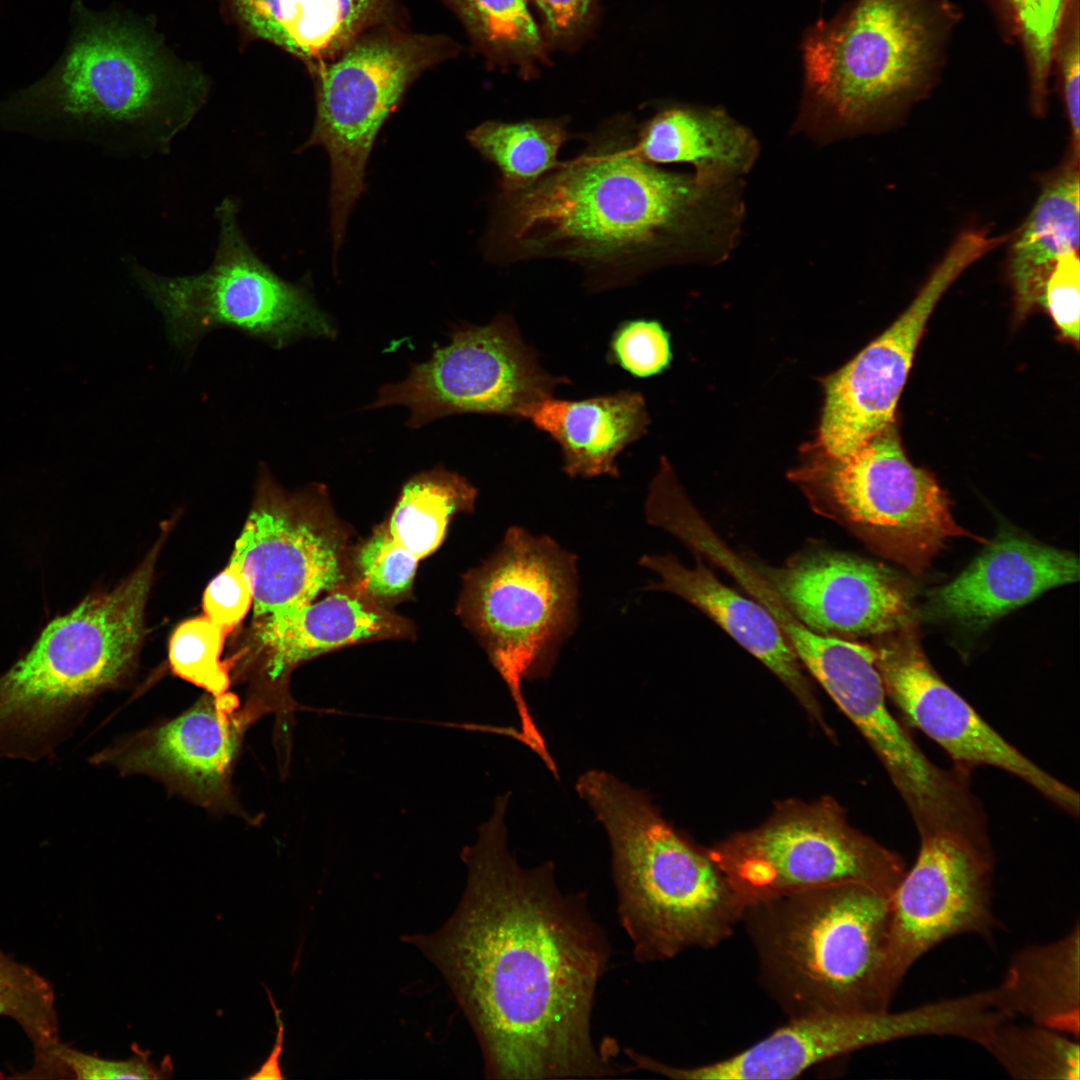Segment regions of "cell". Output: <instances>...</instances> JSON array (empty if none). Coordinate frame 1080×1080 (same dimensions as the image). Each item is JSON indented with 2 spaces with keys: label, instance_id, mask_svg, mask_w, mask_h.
<instances>
[{
  "label": "cell",
  "instance_id": "cell-19",
  "mask_svg": "<svg viewBox=\"0 0 1080 1080\" xmlns=\"http://www.w3.org/2000/svg\"><path fill=\"white\" fill-rule=\"evenodd\" d=\"M896 632L873 648L887 698L905 721L935 741L956 768L968 772L977 766L1002 769L1078 816V793L1012 746L950 687L933 669L908 626Z\"/></svg>",
  "mask_w": 1080,
  "mask_h": 1080
},
{
  "label": "cell",
  "instance_id": "cell-27",
  "mask_svg": "<svg viewBox=\"0 0 1080 1080\" xmlns=\"http://www.w3.org/2000/svg\"><path fill=\"white\" fill-rule=\"evenodd\" d=\"M1079 227V161L1071 157L1045 180L1031 212L1013 233L1008 273L1018 315L1042 305L1045 284L1059 258L1078 253Z\"/></svg>",
  "mask_w": 1080,
  "mask_h": 1080
},
{
  "label": "cell",
  "instance_id": "cell-18",
  "mask_svg": "<svg viewBox=\"0 0 1080 1080\" xmlns=\"http://www.w3.org/2000/svg\"><path fill=\"white\" fill-rule=\"evenodd\" d=\"M261 717L231 692L206 693L177 717L120 739L92 761L123 775L151 776L203 808L246 817L233 771L247 729Z\"/></svg>",
  "mask_w": 1080,
  "mask_h": 1080
},
{
  "label": "cell",
  "instance_id": "cell-29",
  "mask_svg": "<svg viewBox=\"0 0 1080 1080\" xmlns=\"http://www.w3.org/2000/svg\"><path fill=\"white\" fill-rule=\"evenodd\" d=\"M476 497V488L465 478L437 467L407 481L384 526L420 560L440 545L456 513L473 510Z\"/></svg>",
  "mask_w": 1080,
  "mask_h": 1080
},
{
  "label": "cell",
  "instance_id": "cell-21",
  "mask_svg": "<svg viewBox=\"0 0 1080 1080\" xmlns=\"http://www.w3.org/2000/svg\"><path fill=\"white\" fill-rule=\"evenodd\" d=\"M757 570L790 612L821 634H884L909 625L911 606L903 585L870 561L816 552Z\"/></svg>",
  "mask_w": 1080,
  "mask_h": 1080
},
{
  "label": "cell",
  "instance_id": "cell-14",
  "mask_svg": "<svg viewBox=\"0 0 1080 1080\" xmlns=\"http://www.w3.org/2000/svg\"><path fill=\"white\" fill-rule=\"evenodd\" d=\"M1006 235L966 231L952 243L908 308L881 335L824 383L818 445L833 458L858 449L894 422L916 348L937 303L974 262Z\"/></svg>",
  "mask_w": 1080,
  "mask_h": 1080
},
{
  "label": "cell",
  "instance_id": "cell-33",
  "mask_svg": "<svg viewBox=\"0 0 1080 1080\" xmlns=\"http://www.w3.org/2000/svg\"><path fill=\"white\" fill-rule=\"evenodd\" d=\"M443 1L488 56L520 64L543 57L544 43L526 0Z\"/></svg>",
  "mask_w": 1080,
  "mask_h": 1080
},
{
  "label": "cell",
  "instance_id": "cell-41",
  "mask_svg": "<svg viewBox=\"0 0 1080 1080\" xmlns=\"http://www.w3.org/2000/svg\"><path fill=\"white\" fill-rule=\"evenodd\" d=\"M1078 3L1069 1L1065 15L1067 16L1065 33L1060 30L1061 39L1058 46L1059 62L1062 81V91L1065 110L1069 122L1071 137V157L1079 161L1080 151V111H1079V26H1078Z\"/></svg>",
  "mask_w": 1080,
  "mask_h": 1080
},
{
  "label": "cell",
  "instance_id": "cell-40",
  "mask_svg": "<svg viewBox=\"0 0 1080 1080\" xmlns=\"http://www.w3.org/2000/svg\"><path fill=\"white\" fill-rule=\"evenodd\" d=\"M253 605L250 583L233 560L207 586L203 595L205 616L230 633Z\"/></svg>",
  "mask_w": 1080,
  "mask_h": 1080
},
{
  "label": "cell",
  "instance_id": "cell-16",
  "mask_svg": "<svg viewBox=\"0 0 1080 1080\" xmlns=\"http://www.w3.org/2000/svg\"><path fill=\"white\" fill-rule=\"evenodd\" d=\"M994 856L986 832L942 831L920 837L916 861L891 895L889 975L898 990L910 968L935 946L962 934L991 937Z\"/></svg>",
  "mask_w": 1080,
  "mask_h": 1080
},
{
  "label": "cell",
  "instance_id": "cell-32",
  "mask_svg": "<svg viewBox=\"0 0 1080 1080\" xmlns=\"http://www.w3.org/2000/svg\"><path fill=\"white\" fill-rule=\"evenodd\" d=\"M0 1016L15 1020L33 1044L31 1070L20 1078H50L61 1043L52 985L34 969L0 950Z\"/></svg>",
  "mask_w": 1080,
  "mask_h": 1080
},
{
  "label": "cell",
  "instance_id": "cell-30",
  "mask_svg": "<svg viewBox=\"0 0 1080 1080\" xmlns=\"http://www.w3.org/2000/svg\"><path fill=\"white\" fill-rule=\"evenodd\" d=\"M467 138L499 169L502 191H517L559 164L557 155L568 133L560 120L488 121L471 130Z\"/></svg>",
  "mask_w": 1080,
  "mask_h": 1080
},
{
  "label": "cell",
  "instance_id": "cell-42",
  "mask_svg": "<svg viewBox=\"0 0 1080 1080\" xmlns=\"http://www.w3.org/2000/svg\"><path fill=\"white\" fill-rule=\"evenodd\" d=\"M543 21L549 42L567 45L577 40L591 25L595 0H532Z\"/></svg>",
  "mask_w": 1080,
  "mask_h": 1080
},
{
  "label": "cell",
  "instance_id": "cell-36",
  "mask_svg": "<svg viewBox=\"0 0 1080 1080\" xmlns=\"http://www.w3.org/2000/svg\"><path fill=\"white\" fill-rule=\"evenodd\" d=\"M358 583L375 600L406 593L419 559L396 543L382 525L358 549L354 558Z\"/></svg>",
  "mask_w": 1080,
  "mask_h": 1080
},
{
  "label": "cell",
  "instance_id": "cell-9",
  "mask_svg": "<svg viewBox=\"0 0 1080 1080\" xmlns=\"http://www.w3.org/2000/svg\"><path fill=\"white\" fill-rule=\"evenodd\" d=\"M442 35L375 27L313 74L316 118L304 148H325L331 167V228L334 250L364 186L374 140L409 86L426 70L457 52Z\"/></svg>",
  "mask_w": 1080,
  "mask_h": 1080
},
{
  "label": "cell",
  "instance_id": "cell-31",
  "mask_svg": "<svg viewBox=\"0 0 1080 1080\" xmlns=\"http://www.w3.org/2000/svg\"><path fill=\"white\" fill-rule=\"evenodd\" d=\"M1004 1018L994 1024L979 1045L1018 1080H1078V1038L1032 1022L1017 1024Z\"/></svg>",
  "mask_w": 1080,
  "mask_h": 1080
},
{
  "label": "cell",
  "instance_id": "cell-8",
  "mask_svg": "<svg viewBox=\"0 0 1080 1080\" xmlns=\"http://www.w3.org/2000/svg\"><path fill=\"white\" fill-rule=\"evenodd\" d=\"M238 212L232 197L216 207V251L200 274L167 277L130 265L134 279L163 315L173 345L191 350L202 336L221 327L275 348L302 337H335L333 324L307 291L280 278L252 249Z\"/></svg>",
  "mask_w": 1080,
  "mask_h": 1080
},
{
  "label": "cell",
  "instance_id": "cell-11",
  "mask_svg": "<svg viewBox=\"0 0 1080 1080\" xmlns=\"http://www.w3.org/2000/svg\"><path fill=\"white\" fill-rule=\"evenodd\" d=\"M707 855L745 907L847 882L891 896L906 871L900 855L853 828L842 808L827 798L783 803L764 824Z\"/></svg>",
  "mask_w": 1080,
  "mask_h": 1080
},
{
  "label": "cell",
  "instance_id": "cell-12",
  "mask_svg": "<svg viewBox=\"0 0 1080 1080\" xmlns=\"http://www.w3.org/2000/svg\"><path fill=\"white\" fill-rule=\"evenodd\" d=\"M934 31L921 0H858L803 44L810 91L847 122L864 123L923 84Z\"/></svg>",
  "mask_w": 1080,
  "mask_h": 1080
},
{
  "label": "cell",
  "instance_id": "cell-7",
  "mask_svg": "<svg viewBox=\"0 0 1080 1080\" xmlns=\"http://www.w3.org/2000/svg\"><path fill=\"white\" fill-rule=\"evenodd\" d=\"M577 556L547 535L510 527L496 551L465 577L459 611L506 684L519 739L550 771L556 765L522 692L546 679L578 623Z\"/></svg>",
  "mask_w": 1080,
  "mask_h": 1080
},
{
  "label": "cell",
  "instance_id": "cell-43",
  "mask_svg": "<svg viewBox=\"0 0 1080 1080\" xmlns=\"http://www.w3.org/2000/svg\"><path fill=\"white\" fill-rule=\"evenodd\" d=\"M267 994L270 999V1003L273 1006L275 1019L277 1023V1033L273 1048L269 1054L267 1060L262 1064L260 1069L248 1076L249 1079H284L282 1070L280 1067V1056L283 1050L284 1044V1024L281 1018V1010L274 1003V999L270 991L266 988Z\"/></svg>",
  "mask_w": 1080,
  "mask_h": 1080
},
{
  "label": "cell",
  "instance_id": "cell-10",
  "mask_svg": "<svg viewBox=\"0 0 1080 1080\" xmlns=\"http://www.w3.org/2000/svg\"><path fill=\"white\" fill-rule=\"evenodd\" d=\"M817 508L833 512L880 553L921 572L952 537H973L954 520L928 471L906 456L895 421L851 453L795 472Z\"/></svg>",
  "mask_w": 1080,
  "mask_h": 1080
},
{
  "label": "cell",
  "instance_id": "cell-20",
  "mask_svg": "<svg viewBox=\"0 0 1080 1080\" xmlns=\"http://www.w3.org/2000/svg\"><path fill=\"white\" fill-rule=\"evenodd\" d=\"M255 624L258 677L246 701L264 714H276L280 736L290 735L296 711L288 682L297 666L331 650L411 632L407 620L383 608L358 582H342L320 600Z\"/></svg>",
  "mask_w": 1080,
  "mask_h": 1080
},
{
  "label": "cell",
  "instance_id": "cell-38",
  "mask_svg": "<svg viewBox=\"0 0 1080 1080\" xmlns=\"http://www.w3.org/2000/svg\"><path fill=\"white\" fill-rule=\"evenodd\" d=\"M128 1060H108L60 1043L54 1050L56 1078L73 1079H159L167 1078L171 1065L159 1068L146 1052L134 1049Z\"/></svg>",
  "mask_w": 1080,
  "mask_h": 1080
},
{
  "label": "cell",
  "instance_id": "cell-1",
  "mask_svg": "<svg viewBox=\"0 0 1080 1080\" xmlns=\"http://www.w3.org/2000/svg\"><path fill=\"white\" fill-rule=\"evenodd\" d=\"M510 792L461 859L467 883L450 919L410 934L442 973L480 1044L486 1078H605L629 1071L591 1032L609 945L585 896L564 894L554 863L521 867L508 849ZM631 1071V1069H630Z\"/></svg>",
  "mask_w": 1080,
  "mask_h": 1080
},
{
  "label": "cell",
  "instance_id": "cell-5",
  "mask_svg": "<svg viewBox=\"0 0 1080 1080\" xmlns=\"http://www.w3.org/2000/svg\"><path fill=\"white\" fill-rule=\"evenodd\" d=\"M157 554L158 546L115 589L54 618L0 676V755L47 756L87 703L127 676L144 633Z\"/></svg>",
  "mask_w": 1080,
  "mask_h": 1080
},
{
  "label": "cell",
  "instance_id": "cell-22",
  "mask_svg": "<svg viewBox=\"0 0 1080 1080\" xmlns=\"http://www.w3.org/2000/svg\"><path fill=\"white\" fill-rule=\"evenodd\" d=\"M1078 578L1079 560L1073 553L1004 533L937 590L932 607L944 618L983 627Z\"/></svg>",
  "mask_w": 1080,
  "mask_h": 1080
},
{
  "label": "cell",
  "instance_id": "cell-26",
  "mask_svg": "<svg viewBox=\"0 0 1080 1080\" xmlns=\"http://www.w3.org/2000/svg\"><path fill=\"white\" fill-rule=\"evenodd\" d=\"M1080 927L1076 921L1062 937L1018 950L1001 982L989 989L990 1002L1007 1017L1079 1038Z\"/></svg>",
  "mask_w": 1080,
  "mask_h": 1080
},
{
  "label": "cell",
  "instance_id": "cell-37",
  "mask_svg": "<svg viewBox=\"0 0 1080 1080\" xmlns=\"http://www.w3.org/2000/svg\"><path fill=\"white\" fill-rule=\"evenodd\" d=\"M670 335L657 320L629 319L611 334L606 361L643 379L664 372L672 362Z\"/></svg>",
  "mask_w": 1080,
  "mask_h": 1080
},
{
  "label": "cell",
  "instance_id": "cell-39",
  "mask_svg": "<svg viewBox=\"0 0 1080 1080\" xmlns=\"http://www.w3.org/2000/svg\"><path fill=\"white\" fill-rule=\"evenodd\" d=\"M1044 306L1062 336L1078 344L1080 314V262L1078 253L1059 258L1051 271L1042 297Z\"/></svg>",
  "mask_w": 1080,
  "mask_h": 1080
},
{
  "label": "cell",
  "instance_id": "cell-3",
  "mask_svg": "<svg viewBox=\"0 0 1080 1080\" xmlns=\"http://www.w3.org/2000/svg\"><path fill=\"white\" fill-rule=\"evenodd\" d=\"M890 898L847 882L744 908L760 984L788 1019L890 1010Z\"/></svg>",
  "mask_w": 1080,
  "mask_h": 1080
},
{
  "label": "cell",
  "instance_id": "cell-24",
  "mask_svg": "<svg viewBox=\"0 0 1080 1080\" xmlns=\"http://www.w3.org/2000/svg\"><path fill=\"white\" fill-rule=\"evenodd\" d=\"M521 419L557 443L562 470L570 478H618L619 454L650 425L643 395L632 390L579 400L553 395L531 404Z\"/></svg>",
  "mask_w": 1080,
  "mask_h": 1080
},
{
  "label": "cell",
  "instance_id": "cell-17",
  "mask_svg": "<svg viewBox=\"0 0 1080 1080\" xmlns=\"http://www.w3.org/2000/svg\"><path fill=\"white\" fill-rule=\"evenodd\" d=\"M973 1023L964 997L901 1012L832 1013L789 1019L750 1047L707 1064L675 1067L649 1056L641 1066L672 1079H792L811 1066L853 1051L917 1036L963 1038Z\"/></svg>",
  "mask_w": 1080,
  "mask_h": 1080
},
{
  "label": "cell",
  "instance_id": "cell-25",
  "mask_svg": "<svg viewBox=\"0 0 1080 1080\" xmlns=\"http://www.w3.org/2000/svg\"><path fill=\"white\" fill-rule=\"evenodd\" d=\"M257 37L302 60L312 74L363 33L396 23L395 0H231Z\"/></svg>",
  "mask_w": 1080,
  "mask_h": 1080
},
{
  "label": "cell",
  "instance_id": "cell-13",
  "mask_svg": "<svg viewBox=\"0 0 1080 1080\" xmlns=\"http://www.w3.org/2000/svg\"><path fill=\"white\" fill-rule=\"evenodd\" d=\"M568 383L540 365L513 318L500 314L484 326H455L448 345L412 365L403 381L383 385L369 408L405 406L413 429L461 413L521 419L531 404Z\"/></svg>",
  "mask_w": 1080,
  "mask_h": 1080
},
{
  "label": "cell",
  "instance_id": "cell-34",
  "mask_svg": "<svg viewBox=\"0 0 1080 1080\" xmlns=\"http://www.w3.org/2000/svg\"><path fill=\"white\" fill-rule=\"evenodd\" d=\"M227 634L206 616L179 624L168 649L174 674L215 696L229 692L232 664L221 660Z\"/></svg>",
  "mask_w": 1080,
  "mask_h": 1080
},
{
  "label": "cell",
  "instance_id": "cell-2",
  "mask_svg": "<svg viewBox=\"0 0 1080 1080\" xmlns=\"http://www.w3.org/2000/svg\"><path fill=\"white\" fill-rule=\"evenodd\" d=\"M624 144L594 146L524 189L501 191L488 243L493 257L566 259L607 275L608 285L638 274L673 244L707 189Z\"/></svg>",
  "mask_w": 1080,
  "mask_h": 1080
},
{
  "label": "cell",
  "instance_id": "cell-28",
  "mask_svg": "<svg viewBox=\"0 0 1080 1080\" xmlns=\"http://www.w3.org/2000/svg\"><path fill=\"white\" fill-rule=\"evenodd\" d=\"M634 152L653 163H689L697 182L709 188L752 165L757 146L750 133L720 111L671 108L640 130Z\"/></svg>",
  "mask_w": 1080,
  "mask_h": 1080
},
{
  "label": "cell",
  "instance_id": "cell-35",
  "mask_svg": "<svg viewBox=\"0 0 1080 1080\" xmlns=\"http://www.w3.org/2000/svg\"><path fill=\"white\" fill-rule=\"evenodd\" d=\"M1021 32L1030 60L1032 105L1044 112L1051 60L1070 0H1005Z\"/></svg>",
  "mask_w": 1080,
  "mask_h": 1080
},
{
  "label": "cell",
  "instance_id": "cell-4",
  "mask_svg": "<svg viewBox=\"0 0 1080 1080\" xmlns=\"http://www.w3.org/2000/svg\"><path fill=\"white\" fill-rule=\"evenodd\" d=\"M575 788L608 836L618 915L637 961L711 949L733 934L745 906L646 792L599 769L580 775Z\"/></svg>",
  "mask_w": 1080,
  "mask_h": 1080
},
{
  "label": "cell",
  "instance_id": "cell-15",
  "mask_svg": "<svg viewBox=\"0 0 1080 1080\" xmlns=\"http://www.w3.org/2000/svg\"><path fill=\"white\" fill-rule=\"evenodd\" d=\"M346 534L321 487L289 493L263 466L231 560L246 575L255 620L314 600L344 582Z\"/></svg>",
  "mask_w": 1080,
  "mask_h": 1080
},
{
  "label": "cell",
  "instance_id": "cell-23",
  "mask_svg": "<svg viewBox=\"0 0 1080 1080\" xmlns=\"http://www.w3.org/2000/svg\"><path fill=\"white\" fill-rule=\"evenodd\" d=\"M696 558L694 567L688 568L673 555H643L640 565L659 577L647 589L675 594L709 616L769 669L827 731L802 665L771 614L756 600L722 583L699 555Z\"/></svg>",
  "mask_w": 1080,
  "mask_h": 1080
},
{
  "label": "cell",
  "instance_id": "cell-6",
  "mask_svg": "<svg viewBox=\"0 0 1080 1080\" xmlns=\"http://www.w3.org/2000/svg\"><path fill=\"white\" fill-rule=\"evenodd\" d=\"M54 67L0 104V121L62 120L128 148L167 151L192 120L201 86L179 78L143 33L81 14Z\"/></svg>",
  "mask_w": 1080,
  "mask_h": 1080
}]
</instances>
